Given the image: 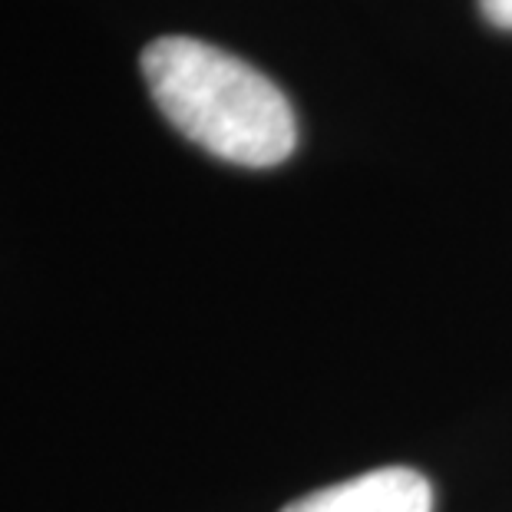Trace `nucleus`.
<instances>
[{"mask_svg": "<svg viewBox=\"0 0 512 512\" xmlns=\"http://www.w3.org/2000/svg\"><path fill=\"white\" fill-rule=\"evenodd\" d=\"M143 76L162 116L225 162L268 169L298 146L288 96L252 63L192 37H159L143 50Z\"/></svg>", "mask_w": 512, "mask_h": 512, "instance_id": "1", "label": "nucleus"}, {"mask_svg": "<svg viewBox=\"0 0 512 512\" xmlns=\"http://www.w3.org/2000/svg\"><path fill=\"white\" fill-rule=\"evenodd\" d=\"M479 10L493 27L512 30V0H479Z\"/></svg>", "mask_w": 512, "mask_h": 512, "instance_id": "3", "label": "nucleus"}, {"mask_svg": "<svg viewBox=\"0 0 512 512\" xmlns=\"http://www.w3.org/2000/svg\"><path fill=\"white\" fill-rule=\"evenodd\" d=\"M281 512H433L430 479L407 466H384L314 489Z\"/></svg>", "mask_w": 512, "mask_h": 512, "instance_id": "2", "label": "nucleus"}]
</instances>
